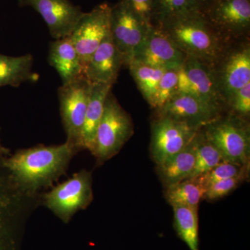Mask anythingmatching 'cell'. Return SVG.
Instances as JSON below:
<instances>
[{
  "label": "cell",
  "instance_id": "obj_1",
  "mask_svg": "<svg viewBox=\"0 0 250 250\" xmlns=\"http://www.w3.org/2000/svg\"><path fill=\"white\" fill-rule=\"evenodd\" d=\"M77 153L66 143L38 145L0 158V165L21 190L31 196H40L41 190L52 187L65 174Z\"/></svg>",
  "mask_w": 250,
  "mask_h": 250
},
{
  "label": "cell",
  "instance_id": "obj_2",
  "mask_svg": "<svg viewBox=\"0 0 250 250\" xmlns=\"http://www.w3.org/2000/svg\"><path fill=\"white\" fill-rule=\"evenodd\" d=\"M187 57L216 67L229 51L230 42L199 11L166 21L157 26Z\"/></svg>",
  "mask_w": 250,
  "mask_h": 250
},
{
  "label": "cell",
  "instance_id": "obj_3",
  "mask_svg": "<svg viewBox=\"0 0 250 250\" xmlns=\"http://www.w3.org/2000/svg\"><path fill=\"white\" fill-rule=\"evenodd\" d=\"M41 202L16 186L0 165V250H21L24 225Z\"/></svg>",
  "mask_w": 250,
  "mask_h": 250
},
{
  "label": "cell",
  "instance_id": "obj_4",
  "mask_svg": "<svg viewBox=\"0 0 250 250\" xmlns=\"http://www.w3.org/2000/svg\"><path fill=\"white\" fill-rule=\"evenodd\" d=\"M133 134L134 125L131 117L110 92L105 102L91 154L98 163L103 164L116 156Z\"/></svg>",
  "mask_w": 250,
  "mask_h": 250
},
{
  "label": "cell",
  "instance_id": "obj_5",
  "mask_svg": "<svg viewBox=\"0 0 250 250\" xmlns=\"http://www.w3.org/2000/svg\"><path fill=\"white\" fill-rule=\"evenodd\" d=\"M152 26L135 11L129 0H119L111 6L110 35L125 66L132 62Z\"/></svg>",
  "mask_w": 250,
  "mask_h": 250
},
{
  "label": "cell",
  "instance_id": "obj_6",
  "mask_svg": "<svg viewBox=\"0 0 250 250\" xmlns=\"http://www.w3.org/2000/svg\"><path fill=\"white\" fill-rule=\"evenodd\" d=\"M92 174L82 170L41 196V202L64 223H68L93 200Z\"/></svg>",
  "mask_w": 250,
  "mask_h": 250
},
{
  "label": "cell",
  "instance_id": "obj_7",
  "mask_svg": "<svg viewBox=\"0 0 250 250\" xmlns=\"http://www.w3.org/2000/svg\"><path fill=\"white\" fill-rule=\"evenodd\" d=\"M91 88L92 83L82 76L62 84L58 89L61 117L67 136L65 143L77 152L82 150L81 134Z\"/></svg>",
  "mask_w": 250,
  "mask_h": 250
},
{
  "label": "cell",
  "instance_id": "obj_8",
  "mask_svg": "<svg viewBox=\"0 0 250 250\" xmlns=\"http://www.w3.org/2000/svg\"><path fill=\"white\" fill-rule=\"evenodd\" d=\"M205 137L220 151L224 161L250 166L249 127L236 118L213 121L206 125Z\"/></svg>",
  "mask_w": 250,
  "mask_h": 250
},
{
  "label": "cell",
  "instance_id": "obj_9",
  "mask_svg": "<svg viewBox=\"0 0 250 250\" xmlns=\"http://www.w3.org/2000/svg\"><path fill=\"white\" fill-rule=\"evenodd\" d=\"M198 11L229 42L249 34L250 0H208Z\"/></svg>",
  "mask_w": 250,
  "mask_h": 250
},
{
  "label": "cell",
  "instance_id": "obj_10",
  "mask_svg": "<svg viewBox=\"0 0 250 250\" xmlns=\"http://www.w3.org/2000/svg\"><path fill=\"white\" fill-rule=\"evenodd\" d=\"M202 127L167 116H160L152 129L151 153L160 165L166 159L187 146Z\"/></svg>",
  "mask_w": 250,
  "mask_h": 250
},
{
  "label": "cell",
  "instance_id": "obj_11",
  "mask_svg": "<svg viewBox=\"0 0 250 250\" xmlns=\"http://www.w3.org/2000/svg\"><path fill=\"white\" fill-rule=\"evenodd\" d=\"M111 5L104 2L84 13L69 36L80 57L83 71L95 51L110 32Z\"/></svg>",
  "mask_w": 250,
  "mask_h": 250
},
{
  "label": "cell",
  "instance_id": "obj_12",
  "mask_svg": "<svg viewBox=\"0 0 250 250\" xmlns=\"http://www.w3.org/2000/svg\"><path fill=\"white\" fill-rule=\"evenodd\" d=\"M177 72V92L194 95L222 108L225 100L219 86L216 67L187 57Z\"/></svg>",
  "mask_w": 250,
  "mask_h": 250
},
{
  "label": "cell",
  "instance_id": "obj_13",
  "mask_svg": "<svg viewBox=\"0 0 250 250\" xmlns=\"http://www.w3.org/2000/svg\"><path fill=\"white\" fill-rule=\"evenodd\" d=\"M18 1L20 6L30 7L40 14L55 40L68 37L85 13L70 0Z\"/></svg>",
  "mask_w": 250,
  "mask_h": 250
},
{
  "label": "cell",
  "instance_id": "obj_14",
  "mask_svg": "<svg viewBox=\"0 0 250 250\" xmlns=\"http://www.w3.org/2000/svg\"><path fill=\"white\" fill-rule=\"evenodd\" d=\"M187 59L165 33L152 25L133 60L165 70H179Z\"/></svg>",
  "mask_w": 250,
  "mask_h": 250
},
{
  "label": "cell",
  "instance_id": "obj_15",
  "mask_svg": "<svg viewBox=\"0 0 250 250\" xmlns=\"http://www.w3.org/2000/svg\"><path fill=\"white\" fill-rule=\"evenodd\" d=\"M221 108L194 95L177 92L158 111L160 116L170 117L204 127L218 119Z\"/></svg>",
  "mask_w": 250,
  "mask_h": 250
},
{
  "label": "cell",
  "instance_id": "obj_16",
  "mask_svg": "<svg viewBox=\"0 0 250 250\" xmlns=\"http://www.w3.org/2000/svg\"><path fill=\"white\" fill-rule=\"evenodd\" d=\"M220 71H217L219 86L225 102L237 90L250 83V48L249 45L227 52Z\"/></svg>",
  "mask_w": 250,
  "mask_h": 250
},
{
  "label": "cell",
  "instance_id": "obj_17",
  "mask_svg": "<svg viewBox=\"0 0 250 250\" xmlns=\"http://www.w3.org/2000/svg\"><path fill=\"white\" fill-rule=\"evenodd\" d=\"M123 65L121 54L113 43L109 32L90 57L83 76L91 83L113 85Z\"/></svg>",
  "mask_w": 250,
  "mask_h": 250
},
{
  "label": "cell",
  "instance_id": "obj_18",
  "mask_svg": "<svg viewBox=\"0 0 250 250\" xmlns=\"http://www.w3.org/2000/svg\"><path fill=\"white\" fill-rule=\"evenodd\" d=\"M48 62L58 72L62 84L83 76L80 57L69 36L51 42Z\"/></svg>",
  "mask_w": 250,
  "mask_h": 250
},
{
  "label": "cell",
  "instance_id": "obj_19",
  "mask_svg": "<svg viewBox=\"0 0 250 250\" xmlns=\"http://www.w3.org/2000/svg\"><path fill=\"white\" fill-rule=\"evenodd\" d=\"M198 134L183 149L157 166L159 176L166 188L190 177L196 159Z\"/></svg>",
  "mask_w": 250,
  "mask_h": 250
},
{
  "label": "cell",
  "instance_id": "obj_20",
  "mask_svg": "<svg viewBox=\"0 0 250 250\" xmlns=\"http://www.w3.org/2000/svg\"><path fill=\"white\" fill-rule=\"evenodd\" d=\"M112 86L103 83H92L89 102L81 134L82 150L93 152L97 129L103 117L105 102Z\"/></svg>",
  "mask_w": 250,
  "mask_h": 250
},
{
  "label": "cell",
  "instance_id": "obj_21",
  "mask_svg": "<svg viewBox=\"0 0 250 250\" xmlns=\"http://www.w3.org/2000/svg\"><path fill=\"white\" fill-rule=\"evenodd\" d=\"M34 58L30 54L11 57L0 53V88L19 87L24 82L34 80L32 67Z\"/></svg>",
  "mask_w": 250,
  "mask_h": 250
},
{
  "label": "cell",
  "instance_id": "obj_22",
  "mask_svg": "<svg viewBox=\"0 0 250 250\" xmlns=\"http://www.w3.org/2000/svg\"><path fill=\"white\" fill-rule=\"evenodd\" d=\"M174 229L190 250H199L198 209L187 206H172Z\"/></svg>",
  "mask_w": 250,
  "mask_h": 250
},
{
  "label": "cell",
  "instance_id": "obj_23",
  "mask_svg": "<svg viewBox=\"0 0 250 250\" xmlns=\"http://www.w3.org/2000/svg\"><path fill=\"white\" fill-rule=\"evenodd\" d=\"M207 188L196 178L188 179L167 188L166 197L170 205L187 206L198 209Z\"/></svg>",
  "mask_w": 250,
  "mask_h": 250
},
{
  "label": "cell",
  "instance_id": "obj_24",
  "mask_svg": "<svg viewBox=\"0 0 250 250\" xmlns=\"http://www.w3.org/2000/svg\"><path fill=\"white\" fill-rule=\"evenodd\" d=\"M128 67L140 91L151 106L156 87L166 70L136 60H133Z\"/></svg>",
  "mask_w": 250,
  "mask_h": 250
},
{
  "label": "cell",
  "instance_id": "obj_25",
  "mask_svg": "<svg viewBox=\"0 0 250 250\" xmlns=\"http://www.w3.org/2000/svg\"><path fill=\"white\" fill-rule=\"evenodd\" d=\"M222 161L223 159L220 151L200 131L195 166L188 179L197 178L207 173Z\"/></svg>",
  "mask_w": 250,
  "mask_h": 250
},
{
  "label": "cell",
  "instance_id": "obj_26",
  "mask_svg": "<svg viewBox=\"0 0 250 250\" xmlns=\"http://www.w3.org/2000/svg\"><path fill=\"white\" fill-rule=\"evenodd\" d=\"M198 11L188 0H154L152 24L157 26L166 21Z\"/></svg>",
  "mask_w": 250,
  "mask_h": 250
},
{
  "label": "cell",
  "instance_id": "obj_27",
  "mask_svg": "<svg viewBox=\"0 0 250 250\" xmlns=\"http://www.w3.org/2000/svg\"><path fill=\"white\" fill-rule=\"evenodd\" d=\"M178 70H166L157 87L151 106L159 110L177 93Z\"/></svg>",
  "mask_w": 250,
  "mask_h": 250
},
{
  "label": "cell",
  "instance_id": "obj_28",
  "mask_svg": "<svg viewBox=\"0 0 250 250\" xmlns=\"http://www.w3.org/2000/svg\"><path fill=\"white\" fill-rule=\"evenodd\" d=\"M248 167L249 166H240L223 161L208 172L202 174L196 179L207 188L216 182L238 175Z\"/></svg>",
  "mask_w": 250,
  "mask_h": 250
},
{
  "label": "cell",
  "instance_id": "obj_29",
  "mask_svg": "<svg viewBox=\"0 0 250 250\" xmlns=\"http://www.w3.org/2000/svg\"><path fill=\"white\" fill-rule=\"evenodd\" d=\"M249 168V167H248ZM248 168L231 178L224 179L216 183L212 184L207 188L204 195L203 200L214 201L222 197L226 196L232 191L248 177Z\"/></svg>",
  "mask_w": 250,
  "mask_h": 250
},
{
  "label": "cell",
  "instance_id": "obj_30",
  "mask_svg": "<svg viewBox=\"0 0 250 250\" xmlns=\"http://www.w3.org/2000/svg\"><path fill=\"white\" fill-rule=\"evenodd\" d=\"M228 103L238 114L248 116L250 112V83L237 90Z\"/></svg>",
  "mask_w": 250,
  "mask_h": 250
},
{
  "label": "cell",
  "instance_id": "obj_31",
  "mask_svg": "<svg viewBox=\"0 0 250 250\" xmlns=\"http://www.w3.org/2000/svg\"><path fill=\"white\" fill-rule=\"evenodd\" d=\"M130 4L149 24H152V16L154 0H129Z\"/></svg>",
  "mask_w": 250,
  "mask_h": 250
},
{
  "label": "cell",
  "instance_id": "obj_32",
  "mask_svg": "<svg viewBox=\"0 0 250 250\" xmlns=\"http://www.w3.org/2000/svg\"><path fill=\"white\" fill-rule=\"evenodd\" d=\"M188 1L192 6H195L196 9L199 10V8H200L204 3H205L206 1H208V0H188Z\"/></svg>",
  "mask_w": 250,
  "mask_h": 250
},
{
  "label": "cell",
  "instance_id": "obj_33",
  "mask_svg": "<svg viewBox=\"0 0 250 250\" xmlns=\"http://www.w3.org/2000/svg\"><path fill=\"white\" fill-rule=\"evenodd\" d=\"M0 129H1V128H0ZM9 149L3 147V146H1V141H0V158L9 155Z\"/></svg>",
  "mask_w": 250,
  "mask_h": 250
}]
</instances>
